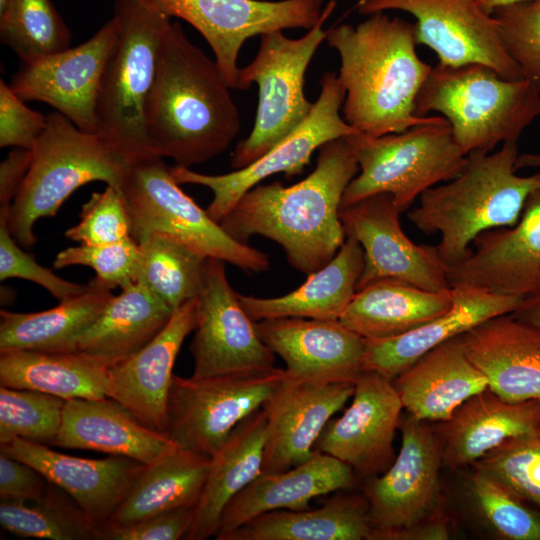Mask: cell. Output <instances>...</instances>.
I'll return each mask as SVG.
<instances>
[{
    "instance_id": "cell-30",
    "label": "cell",
    "mask_w": 540,
    "mask_h": 540,
    "mask_svg": "<svg viewBox=\"0 0 540 540\" xmlns=\"http://www.w3.org/2000/svg\"><path fill=\"white\" fill-rule=\"evenodd\" d=\"M392 383L408 414L427 422L448 420L462 403L488 388L460 336L425 353Z\"/></svg>"
},
{
    "instance_id": "cell-5",
    "label": "cell",
    "mask_w": 540,
    "mask_h": 540,
    "mask_svg": "<svg viewBox=\"0 0 540 540\" xmlns=\"http://www.w3.org/2000/svg\"><path fill=\"white\" fill-rule=\"evenodd\" d=\"M32 152L8 214L9 231L25 248L36 242L35 223L55 216L75 190L93 181L121 187L133 163L142 158L98 133L80 130L57 111L47 115V126Z\"/></svg>"
},
{
    "instance_id": "cell-12",
    "label": "cell",
    "mask_w": 540,
    "mask_h": 540,
    "mask_svg": "<svg viewBox=\"0 0 540 540\" xmlns=\"http://www.w3.org/2000/svg\"><path fill=\"white\" fill-rule=\"evenodd\" d=\"M320 94L306 118L287 136L248 166L221 175L202 174L187 167H170L179 184L209 188L212 201L206 208L217 223L231 211L241 196L265 178L278 173L289 177L300 174L315 150L337 138L357 132L341 116L345 91L338 74L326 72L320 80Z\"/></svg>"
},
{
    "instance_id": "cell-32",
    "label": "cell",
    "mask_w": 540,
    "mask_h": 540,
    "mask_svg": "<svg viewBox=\"0 0 540 540\" xmlns=\"http://www.w3.org/2000/svg\"><path fill=\"white\" fill-rule=\"evenodd\" d=\"M363 267L362 247L346 237L333 259L294 291L275 298L238 293V299L254 322L282 317L339 320L356 293Z\"/></svg>"
},
{
    "instance_id": "cell-16",
    "label": "cell",
    "mask_w": 540,
    "mask_h": 540,
    "mask_svg": "<svg viewBox=\"0 0 540 540\" xmlns=\"http://www.w3.org/2000/svg\"><path fill=\"white\" fill-rule=\"evenodd\" d=\"M400 213L387 193L340 207L346 237L356 240L364 254L357 290L381 279H397L434 292L451 289L448 266L437 247L411 241L401 227Z\"/></svg>"
},
{
    "instance_id": "cell-46",
    "label": "cell",
    "mask_w": 540,
    "mask_h": 540,
    "mask_svg": "<svg viewBox=\"0 0 540 540\" xmlns=\"http://www.w3.org/2000/svg\"><path fill=\"white\" fill-rule=\"evenodd\" d=\"M132 221L121 187L107 185L82 205L80 221L65 236L83 245H102L131 237Z\"/></svg>"
},
{
    "instance_id": "cell-48",
    "label": "cell",
    "mask_w": 540,
    "mask_h": 540,
    "mask_svg": "<svg viewBox=\"0 0 540 540\" xmlns=\"http://www.w3.org/2000/svg\"><path fill=\"white\" fill-rule=\"evenodd\" d=\"M10 206H0V280L20 278L32 281L45 288L59 302L85 292L87 284L73 283L59 277L20 247L8 227Z\"/></svg>"
},
{
    "instance_id": "cell-42",
    "label": "cell",
    "mask_w": 540,
    "mask_h": 540,
    "mask_svg": "<svg viewBox=\"0 0 540 540\" xmlns=\"http://www.w3.org/2000/svg\"><path fill=\"white\" fill-rule=\"evenodd\" d=\"M66 400L47 393L0 386V445L15 438L53 446Z\"/></svg>"
},
{
    "instance_id": "cell-54",
    "label": "cell",
    "mask_w": 540,
    "mask_h": 540,
    "mask_svg": "<svg viewBox=\"0 0 540 540\" xmlns=\"http://www.w3.org/2000/svg\"><path fill=\"white\" fill-rule=\"evenodd\" d=\"M510 314L524 323L540 328V291L523 299L520 306Z\"/></svg>"
},
{
    "instance_id": "cell-37",
    "label": "cell",
    "mask_w": 540,
    "mask_h": 540,
    "mask_svg": "<svg viewBox=\"0 0 540 540\" xmlns=\"http://www.w3.org/2000/svg\"><path fill=\"white\" fill-rule=\"evenodd\" d=\"M113 296L95 276L85 292L51 309L32 313L1 310L0 352L71 351L74 340L99 317Z\"/></svg>"
},
{
    "instance_id": "cell-52",
    "label": "cell",
    "mask_w": 540,
    "mask_h": 540,
    "mask_svg": "<svg viewBox=\"0 0 540 540\" xmlns=\"http://www.w3.org/2000/svg\"><path fill=\"white\" fill-rule=\"evenodd\" d=\"M32 149L13 148L0 164V206L11 205L31 165Z\"/></svg>"
},
{
    "instance_id": "cell-50",
    "label": "cell",
    "mask_w": 540,
    "mask_h": 540,
    "mask_svg": "<svg viewBox=\"0 0 540 540\" xmlns=\"http://www.w3.org/2000/svg\"><path fill=\"white\" fill-rule=\"evenodd\" d=\"M195 505L168 510L125 525L105 524L98 540H177L190 530Z\"/></svg>"
},
{
    "instance_id": "cell-15",
    "label": "cell",
    "mask_w": 540,
    "mask_h": 540,
    "mask_svg": "<svg viewBox=\"0 0 540 540\" xmlns=\"http://www.w3.org/2000/svg\"><path fill=\"white\" fill-rule=\"evenodd\" d=\"M356 9L361 15L387 10L411 14L417 44L432 49L439 64L479 63L504 79H523L502 45L494 18L477 0H359Z\"/></svg>"
},
{
    "instance_id": "cell-47",
    "label": "cell",
    "mask_w": 540,
    "mask_h": 540,
    "mask_svg": "<svg viewBox=\"0 0 540 540\" xmlns=\"http://www.w3.org/2000/svg\"><path fill=\"white\" fill-rule=\"evenodd\" d=\"M72 265L91 267L109 289H123L137 281L139 246L132 236L109 244H80L60 251L53 262L54 269Z\"/></svg>"
},
{
    "instance_id": "cell-4",
    "label": "cell",
    "mask_w": 540,
    "mask_h": 540,
    "mask_svg": "<svg viewBox=\"0 0 540 540\" xmlns=\"http://www.w3.org/2000/svg\"><path fill=\"white\" fill-rule=\"evenodd\" d=\"M517 157L516 141L503 143L492 154L470 153L456 178L423 192L408 213L421 232L440 233L436 247L448 268L469 254L481 233L515 225L528 196L540 187V172L515 174Z\"/></svg>"
},
{
    "instance_id": "cell-3",
    "label": "cell",
    "mask_w": 540,
    "mask_h": 540,
    "mask_svg": "<svg viewBox=\"0 0 540 540\" xmlns=\"http://www.w3.org/2000/svg\"><path fill=\"white\" fill-rule=\"evenodd\" d=\"M368 16L355 27L329 29L326 41L340 58L343 119L359 133L379 137L428 120L415 115V101L433 67L417 54L414 24L384 12Z\"/></svg>"
},
{
    "instance_id": "cell-7",
    "label": "cell",
    "mask_w": 540,
    "mask_h": 540,
    "mask_svg": "<svg viewBox=\"0 0 540 540\" xmlns=\"http://www.w3.org/2000/svg\"><path fill=\"white\" fill-rule=\"evenodd\" d=\"M117 37L96 104V133L129 153L154 154L145 131V106L170 17L148 0H114Z\"/></svg>"
},
{
    "instance_id": "cell-35",
    "label": "cell",
    "mask_w": 540,
    "mask_h": 540,
    "mask_svg": "<svg viewBox=\"0 0 540 540\" xmlns=\"http://www.w3.org/2000/svg\"><path fill=\"white\" fill-rule=\"evenodd\" d=\"M226 540H372L368 501L364 494L341 492L315 509L270 511Z\"/></svg>"
},
{
    "instance_id": "cell-18",
    "label": "cell",
    "mask_w": 540,
    "mask_h": 540,
    "mask_svg": "<svg viewBox=\"0 0 540 540\" xmlns=\"http://www.w3.org/2000/svg\"><path fill=\"white\" fill-rule=\"evenodd\" d=\"M117 37L112 17L89 40L21 61L9 86L24 101L47 103L80 130L96 133V104L107 59Z\"/></svg>"
},
{
    "instance_id": "cell-33",
    "label": "cell",
    "mask_w": 540,
    "mask_h": 540,
    "mask_svg": "<svg viewBox=\"0 0 540 540\" xmlns=\"http://www.w3.org/2000/svg\"><path fill=\"white\" fill-rule=\"evenodd\" d=\"M173 311L137 280L113 296L99 317L74 340L71 351L110 366L148 344L166 326Z\"/></svg>"
},
{
    "instance_id": "cell-26",
    "label": "cell",
    "mask_w": 540,
    "mask_h": 540,
    "mask_svg": "<svg viewBox=\"0 0 540 540\" xmlns=\"http://www.w3.org/2000/svg\"><path fill=\"white\" fill-rule=\"evenodd\" d=\"M488 388L511 402L540 400V328L511 314L493 317L460 335Z\"/></svg>"
},
{
    "instance_id": "cell-2",
    "label": "cell",
    "mask_w": 540,
    "mask_h": 540,
    "mask_svg": "<svg viewBox=\"0 0 540 540\" xmlns=\"http://www.w3.org/2000/svg\"><path fill=\"white\" fill-rule=\"evenodd\" d=\"M230 89L217 62L171 22L145 106L151 151L187 168L225 151L241 129Z\"/></svg>"
},
{
    "instance_id": "cell-49",
    "label": "cell",
    "mask_w": 540,
    "mask_h": 540,
    "mask_svg": "<svg viewBox=\"0 0 540 540\" xmlns=\"http://www.w3.org/2000/svg\"><path fill=\"white\" fill-rule=\"evenodd\" d=\"M47 126V115L26 106L2 79L0 80V147L33 149Z\"/></svg>"
},
{
    "instance_id": "cell-29",
    "label": "cell",
    "mask_w": 540,
    "mask_h": 540,
    "mask_svg": "<svg viewBox=\"0 0 540 540\" xmlns=\"http://www.w3.org/2000/svg\"><path fill=\"white\" fill-rule=\"evenodd\" d=\"M443 465H473L510 438L540 437V400L511 402L489 388L462 403L442 422Z\"/></svg>"
},
{
    "instance_id": "cell-44",
    "label": "cell",
    "mask_w": 540,
    "mask_h": 540,
    "mask_svg": "<svg viewBox=\"0 0 540 540\" xmlns=\"http://www.w3.org/2000/svg\"><path fill=\"white\" fill-rule=\"evenodd\" d=\"M524 502L540 510V437L510 438L474 464Z\"/></svg>"
},
{
    "instance_id": "cell-38",
    "label": "cell",
    "mask_w": 540,
    "mask_h": 540,
    "mask_svg": "<svg viewBox=\"0 0 540 540\" xmlns=\"http://www.w3.org/2000/svg\"><path fill=\"white\" fill-rule=\"evenodd\" d=\"M210 463V456L179 448L144 465L106 524L125 525L168 510L196 505Z\"/></svg>"
},
{
    "instance_id": "cell-45",
    "label": "cell",
    "mask_w": 540,
    "mask_h": 540,
    "mask_svg": "<svg viewBox=\"0 0 540 540\" xmlns=\"http://www.w3.org/2000/svg\"><path fill=\"white\" fill-rule=\"evenodd\" d=\"M507 54L522 78L540 90V0H526L499 7L491 13Z\"/></svg>"
},
{
    "instance_id": "cell-23",
    "label": "cell",
    "mask_w": 540,
    "mask_h": 540,
    "mask_svg": "<svg viewBox=\"0 0 540 540\" xmlns=\"http://www.w3.org/2000/svg\"><path fill=\"white\" fill-rule=\"evenodd\" d=\"M197 297L174 309L166 326L143 348L108 366L109 397L141 423L165 433L173 367L197 321Z\"/></svg>"
},
{
    "instance_id": "cell-28",
    "label": "cell",
    "mask_w": 540,
    "mask_h": 540,
    "mask_svg": "<svg viewBox=\"0 0 540 540\" xmlns=\"http://www.w3.org/2000/svg\"><path fill=\"white\" fill-rule=\"evenodd\" d=\"M454 302L443 315L398 336L365 339L364 370L393 380L425 353L475 326L514 312L523 298L475 288H452Z\"/></svg>"
},
{
    "instance_id": "cell-27",
    "label": "cell",
    "mask_w": 540,
    "mask_h": 540,
    "mask_svg": "<svg viewBox=\"0 0 540 540\" xmlns=\"http://www.w3.org/2000/svg\"><path fill=\"white\" fill-rule=\"evenodd\" d=\"M53 446L129 457L145 465L179 449L166 433L147 427L111 397L67 400Z\"/></svg>"
},
{
    "instance_id": "cell-9",
    "label": "cell",
    "mask_w": 540,
    "mask_h": 540,
    "mask_svg": "<svg viewBox=\"0 0 540 540\" xmlns=\"http://www.w3.org/2000/svg\"><path fill=\"white\" fill-rule=\"evenodd\" d=\"M335 6V0H330L319 21L301 38H288L282 31L261 35L256 56L240 68L236 89L247 90L256 83L258 104L250 134L233 151L231 165L236 170L260 158L311 111L314 103L304 93L305 73L326 40L328 30L323 25Z\"/></svg>"
},
{
    "instance_id": "cell-13",
    "label": "cell",
    "mask_w": 540,
    "mask_h": 540,
    "mask_svg": "<svg viewBox=\"0 0 540 540\" xmlns=\"http://www.w3.org/2000/svg\"><path fill=\"white\" fill-rule=\"evenodd\" d=\"M399 429L398 456L364 487L372 540H394L398 532L437 514L443 465L439 432L409 414L401 417Z\"/></svg>"
},
{
    "instance_id": "cell-53",
    "label": "cell",
    "mask_w": 540,
    "mask_h": 540,
    "mask_svg": "<svg viewBox=\"0 0 540 540\" xmlns=\"http://www.w3.org/2000/svg\"><path fill=\"white\" fill-rule=\"evenodd\" d=\"M449 538L448 520L436 514L398 532L394 540H447Z\"/></svg>"
},
{
    "instance_id": "cell-24",
    "label": "cell",
    "mask_w": 540,
    "mask_h": 540,
    "mask_svg": "<svg viewBox=\"0 0 540 540\" xmlns=\"http://www.w3.org/2000/svg\"><path fill=\"white\" fill-rule=\"evenodd\" d=\"M2 452L38 470L64 490L99 530L121 504L145 464L124 456L86 459L15 438Z\"/></svg>"
},
{
    "instance_id": "cell-31",
    "label": "cell",
    "mask_w": 540,
    "mask_h": 540,
    "mask_svg": "<svg viewBox=\"0 0 540 540\" xmlns=\"http://www.w3.org/2000/svg\"><path fill=\"white\" fill-rule=\"evenodd\" d=\"M267 416L261 408L241 421L211 456L209 472L184 539L215 537L230 500L262 473Z\"/></svg>"
},
{
    "instance_id": "cell-25",
    "label": "cell",
    "mask_w": 540,
    "mask_h": 540,
    "mask_svg": "<svg viewBox=\"0 0 540 540\" xmlns=\"http://www.w3.org/2000/svg\"><path fill=\"white\" fill-rule=\"evenodd\" d=\"M356 480L349 465L316 450L302 464L257 476L227 504L214 538L226 540L237 528L263 513L310 508L311 500L351 489Z\"/></svg>"
},
{
    "instance_id": "cell-39",
    "label": "cell",
    "mask_w": 540,
    "mask_h": 540,
    "mask_svg": "<svg viewBox=\"0 0 540 540\" xmlns=\"http://www.w3.org/2000/svg\"><path fill=\"white\" fill-rule=\"evenodd\" d=\"M141 280L173 310L198 296L207 258L163 233H150L138 242Z\"/></svg>"
},
{
    "instance_id": "cell-43",
    "label": "cell",
    "mask_w": 540,
    "mask_h": 540,
    "mask_svg": "<svg viewBox=\"0 0 540 540\" xmlns=\"http://www.w3.org/2000/svg\"><path fill=\"white\" fill-rule=\"evenodd\" d=\"M469 489L481 518L506 540H540V514L489 475L476 470Z\"/></svg>"
},
{
    "instance_id": "cell-17",
    "label": "cell",
    "mask_w": 540,
    "mask_h": 540,
    "mask_svg": "<svg viewBox=\"0 0 540 540\" xmlns=\"http://www.w3.org/2000/svg\"><path fill=\"white\" fill-rule=\"evenodd\" d=\"M224 263L215 258L205 263L190 346L195 378L275 367V354L258 336L255 322L227 279Z\"/></svg>"
},
{
    "instance_id": "cell-56",
    "label": "cell",
    "mask_w": 540,
    "mask_h": 540,
    "mask_svg": "<svg viewBox=\"0 0 540 540\" xmlns=\"http://www.w3.org/2000/svg\"><path fill=\"white\" fill-rule=\"evenodd\" d=\"M522 1L526 0H477L479 5L489 14L499 7Z\"/></svg>"
},
{
    "instance_id": "cell-1",
    "label": "cell",
    "mask_w": 540,
    "mask_h": 540,
    "mask_svg": "<svg viewBox=\"0 0 540 540\" xmlns=\"http://www.w3.org/2000/svg\"><path fill=\"white\" fill-rule=\"evenodd\" d=\"M316 167L300 182L256 185L244 193L220 225L235 240L253 235L275 241L296 270L311 274L329 263L346 240L339 210L359 166L348 137L319 149Z\"/></svg>"
},
{
    "instance_id": "cell-8",
    "label": "cell",
    "mask_w": 540,
    "mask_h": 540,
    "mask_svg": "<svg viewBox=\"0 0 540 540\" xmlns=\"http://www.w3.org/2000/svg\"><path fill=\"white\" fill-rule=\"evenodd\" d=\"M348 139L359 172L347 186L341 206L387 193L402 213L429 188L456 178L467 164V155L443 116H431L399 133L379 137L357 133Z\"/></svg>"
},
{
    "instance_id": "cell-40",
    "label": "cell",
    "mask_w": 540,
    "mask_h": 540,
    "mask_svg": "<svg viewBox=\"0 0 540 540\" xmlns=\"http://www.w3.org/2000/svg\"><path fill=\"white\" fill-rule=\"evenodd\" d=\"M1 499L0 524L18 537L49 540H98L99 528L61 488L49 482L33 504Z\"/></svg>"
},
{
    "instance_id": "cell-41",
    "label": "cell",
    "mask_w": 540,
    "mask_h": 540,
    "mask_svg": "<svg viewBox=\"0 0 540 540\" xmlns=\"http://www.w3.org/2000/svg\"><path fill=\"white\" fill-rule=\"evenodd\" d=\"M0 39L30 61L69 48L71 33L50 0H9L0 14Z\"/></svg>"
},
{
    "instance_id": "cell-51",
    "label": "cell",
    "mask_w": 540,
    "mask_h": 540,
    "mask_svg": "<svg viewBox=\"0 0 540 540\" xmlns=\"http://www.w3.org/2000/svg\"><path fill=\"white\" fill-rule=\"evenodd\" d=\"M49 481L34 467L0 451V498L33 502L40 500Z\"/></svg>"
},
{
    "instance_id": "cell-34",
    "label": "cell",
    "mask_w": 540,
    "mask_h": 540,
    "mask_svg": "<svg viewBox=\"0 0 540 540\" xmlns=\"http://www.w3.org/2000/svg\"><path fill=\"white\" fill-rule=\"evenodd\" d=\"M454 291L434 292L397 279L359 288L339 321L364 339H383L411 331L449 311Z\"/></svg>"
},
{
    "instance_id": "cell-55",
    "label": "cell",
    "mask_w": 540,
    "mask_h": 540,
    "mask_svg": "<svg viewBox=\"0 0 540 540\" xmlns=\"http://www.w3.org/2000/svg\"><path fill=\"white\" fill-rule=\"evenodd\" d=\"M521 168H537L540 169V153L537 154H521L518 155L515 163V169Z\"/></svg>"
},
{
    "instance_id": "cell-19",
    "label": "cell",
    "mask_w": 540,
    "mask_h": 540,
    "mask_svg": "<svg viewBox=\"0 0 540 540\" xmlns=\"http://www.w3.org/2000/svg\"><path fill=\"white\" fill-rule=\"evenodd\" d=\"M403 404L392 380L365 371L355 382L352 402L338 418L330 419L315 450L349 465L356 476L371 478L393 463V441Z\"/></svg>"
},
{
    "instance_id": "cell-22",
    "label": "cell",
    "mask_w": 540,
    "mask_h": 540,
    "mask_svg": "<svg viewBox=\"0 0 540 540\" xmlns=\"http://www.w3.org/2000/svg\"><path fill=\"white\" fill-rule=\"evenodd\" d=\"M255 328L292 378L355 383L365 372L366 340L339 320L282 317L257 321Z\"/></svg>"
},
{
    "instance_id": "cell-36",
    "label": "cell",
    "mask_w": 540,
    "mask_h": 540,
    "mask_svg": "<svg viewBox=\"0 0 540 540\" xmlns=\"http://www.w3.org/2000/svg\"><path fill=\"white\" fill-rule=\"evenodd\" d=\"M0 384L66 401L109 397L108 366L77 351L0 352Z\"/></svg>"
},
{
    "instance_id": "cell-14",
    "label": "cell",
    "mask_w": 540,
    "mask_h": 540,
    "mask_svg": "<svg viewBox=\"0 0 540 540\" xmlns=\"http://www.w3.org/2000/svg\"><path fill=\"white\" fill-rule=\"evenodd\" d=\"M148 1L170 18H180L200 32L231 89L237 87L238 56L247 39L284 29L309 30L323 11V0Z\"/></svg>"
},
{
    "instance_id": "cell-11",
    "label": "cell",
    "mask_w": 540,
    "mask_h": 540,
    "mask_svg": "<svg viewBox=\"0 0 540 540\" xmlns=\"http://www.w3.org/2000/svg\"><path fill=\"white\" fill-rule=\"evenodd\" d=\"M289 377L276 367L205 378L174 375L165 433L180 449L211 457Z\"/></svg>"
},
{
    "instance_id": "cell-21",
    "label": "cell",
    "mask_w": 540,
    "mask_h": 540,
    "mask_svg": "<svg viewBox=\"0 0 540 540\" xmlns=\"http://www.w3.org/2000/svg\"><path fill=\"white\" fill-rule=\"evenodd\" d=\"M354 390V382L287 378L262 406L267 416L262 473L286 471L310 459L326 424Z\"/></svg>"
},
{
    "instance_id": "cell-20",
    "label": "cell",
    "mask_w": 540,
    "mask_h": 540,
    "mask_svg": "<svg viewBox=\"0 0 540 540\" xmlns=\"http://www.w3.org/2000/svg\"><path fill=\"white\" fill-rule=\"evenodd\" d=\"M469 254L448 268L451 288L527 298L540 291V187L511 227L478 235Z\"/></svg>"
},
{
    "instance_id": "cell-6",
    "label": "cell",
    "mask_w": 540,
    "mask_h": 540,
    "mask_svg": "<svg viewBox=\"0 0 540 540\" xmlns=\"http://www.w3.org/2000/svg\"><path fill=\"white\" fill-rule=\"evenodd\" d=\"M439 112L465 155L489 153L516 141L540 115V90L529 80H507L490 67L437 64L421 87L415 115Z\"/></svg>"
},
{
    "instance_id": "cell-10",
    "label": "cell",
    "mask_w": 540,
    "mask_h": 540,
    "mask_svg": "<svg viewBox=\"0 0 540 540\" xmlns=\"http://www.w3.org/2000/svg\"><path fill=\"white\" fill-rule=\"evenodd\" d=\"M179 185L161 156L152 154L133 163L121 189L136 242L147 234L163 233L206 258L228 262L243 271L269 269L266 253L232 238Z\"/></svg>"
}]
</instances>
